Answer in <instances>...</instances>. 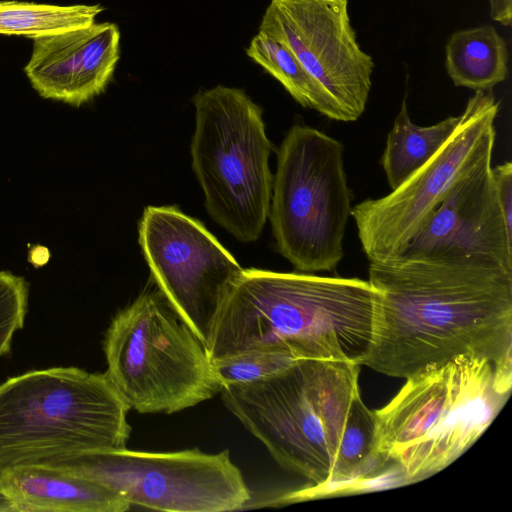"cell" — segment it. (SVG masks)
Here are the masks:
<instances>
[{
    "mask_svg": "<svg viewBox=\"0 0 512 512\" xmlns=\"http://www.w3.org/2000/svg\"><path fill=\"white\" fill-rule=\"evenodd\" d=\"M373 336L361 362L409 378L461 355L512 370V271L475 259L369 261Z\"/></svg>",
    "mask_w": 512,
    "mask_h": 512,
    "instance_id": "6da1fadb",
    "label": "cell"
},
{
    "mask_svg": "<svg viewBox=\"0 0 512 512\" xmlns=\"http://www.w3.org/2000/svg\"><path fill=\"white\" fill-rule=\"evenodd\" d=\"M359 373L346 360L297 359L269 377L220 389L226 408L272 458L308 481L274 503L375 485L388 463L376 453V417L361 398Z\"/></svg>",
    "mask_w": 512,
    "mask_h": 512,
    "instance_id": "7a4b0ae2",
    "label": "cell"
},
{
    "mask_svg": "<svg viewBox=\"0 0 512 512\" xmlns=\"http://www.w3.org/2000/svg\"><path fill=\"white\" fill-rule=\"evenodd\" d=\"M375 298L370 282L359 278L243 269L206 350L210 360L282 349L297 359L361 366L372 341Z\"/></svg>",
    "mask_w": 512,
    "mask_h": 512,
    "instance_id": "3957f363",
    "label": "cell"
},
{
    "mask_svg": "<svg viewBox=\"0 0 512 512\" xmlns=\"http://www.w3.org/2000/svg\"><path fill=\"white\" fill-rule=\"evenodd\" d=\"M512 370L461 355L406 379L376 417V453L405 485L442 471L464 454L507 402Z\"/></svg>",
    "mask_w": 512,
    "mask_h": 512,
    "instance_id": "277c9868",
    "label": "cell"
},
{
    "mask_svg": "<svg viewBox=\"0 0 512 512\" xmlns=\"http://www.w3.org/2000/svg\"><path fill=\"white\" fill-rule=\"evenodd\" d=\"M128 411L105 373L52 367L11 377L0 384V475L126 448Z\"/></svg>",
    "mask_w": 512,
    "mask_h": 512,
    "instance_id": "5b68a950",
    "label": "cell"
},
{
    "mask_svg": "<svg viewBox=\"0 0 512 512\" xmlns=\"http://www.w3.org/2000/svg\"><path fill=\"white\" fill-rule=\"evenodd\" d=\"M103 350L106 376L139 413L172 414L220 392L205 345L158 288L114 316Z\"/></svg>",
    "mask_w": 512,
    "mask_h": 512,
    "instance_id": "8992f818",
    "label": "cell"
},
{
    "mask_svg": "<svg viewBox=\"0 0 512 512\" xmlns=\"http://www.w3.org/2000/svg\"><path fill=\"white\" fill-rule=\"evenodd\" d=\"M192 167L209 216L237 240H257L269 216L271 143L262 109L243 89L217 85L193 98Z\"/></svg>",
    "mask_w": 512,
    "mask_h": 512,
    "instance_id": "52a82bcc",
    "label": "cell"
},
{
    "mask_svg": "<svg viewBox=\"0 0 512 512\" xmlns=\"http://www.w3.org/2000/svg\"><path fill=\"white\" fill-rule=\"evenodd\" d=\"M272 191L269 216L280 254L302 272L335 269L353 199L343 144L315 128L292 126L278 150Z\"/></svg>",
    "mask_w": 512,
    "mask_h": 512,
    "instance_id": "ba28073f",
    "label": "cell"
},
{
    "mask_svg": "<svg viewBox=\"0 0 512 512\" xmlns=\"http://www.w3.org/2000/svg\"><path fill=\"white\" fill-rule=\"evenodd\" d=\"M44 465L96 482L130 505L160 511H235L251 499L229 450L154 453L123 448L76 454Z\"/></svg>",
    "mask_w": 512,
    "mask_h": 512,
    "instance_id": "9c48e42d",
    "label": "cell"
},
{
    "mask_svg": "<svg viewBox=\"0 0 512 512\" xmlns=\"http://www.w3.org/2000/svg\"><path fill=\"white\" fill-rule=\"evenodd\" d=\"M499 102L491 90L475 91L444 145L401 185L352 207L358 238L369 261L403 254L456 181L492 156Z\"/></svg>",
    "mask_w": 512,
    "mask_h": 512,
    "instance_id": "30bf717a",
    "label": "cell"
},
{
    "mask_svg": "<svg viewBox=\"0 0 512 512\" xmlns=\"http://www.w3.org/2000/svg\"><path fill=\"white\" fill-rule=\"evenodd\" d=\"M139 243L158 289L207 347L243 268L198 220L174 207L145 208Z\"/></svg>",
    "mask_w": 512,
    "mask_h": 512,
    "instance_id": "8fae6325",
    "label": "cell"
},
{
    "mask_svg": "<svg viewBox=\"0 0 512 512\" xmlns=\"http://www.w3.org/2000/svg\"><path fill=\"white\" fill-rule=\"evenodd\" d=\"M259 30L295 55L333 101L343 122L363 114L374 62L357 41L348 0H270Z\"/></svg>",
    "mask_w": 512,
    "mask_h": 512,
    "instance_id": "7c38bea8",
    "label": "cell"
},
{
    "mask_svg": "<svg viewBox=\"0 0 512 512\" xmlns=\"http://www.w3.org/2000/svg\"><path fill=\"white\" fill-rule=\"evenodd\" d=\"M492 156L461 176L404 253L475 259L512 271L508 230L492 177Z\"/></svg>",
    "mask_w": 512,
    "mask_h": 512,
    "instance_id": "4fadbf2b",
    "label": "cell"
},
{
    "mask_svg": "<svg viewBox=\"0 0 512 512\" xmlns=\"http://www.w3.org/2000/svg\"><path fill=\"white\" fill-rule=\"evenodd\" d=\"M24 67L32 87L45 99L81 106L101 94L120 59V31L102 22L36 37Z\"/></svg>",
    "mask_w": 512,
    "mask_h": 512,
    "instance_id": "5bb4252c",
    "label": "cell"
},
{
    "mask_svg": "<svg viewBox=\"0 0 512 512\" xmlns=\"http://www.w3.org/2000/svg\"><path fill=\"white\" fill-rule=\"evenodd\" d=\"M0 491L11 512H124L131 506L96 482L48 465L4 471Z\"/></svg>",
    "mask_w": 512,
    "mask_h": 512,
    "instance_id": "9a60e30c",
    "label": "cell"
},
{
    "mask_svg": "<svg viewBox=\"0 0 512 512\" xmlns=\"http://www.w3.org/2000/svg\"><path fill=\"white\" fill-rule=\"evenodd\" d=\"M505 40L492 25L451 34L445 46L446 71L457 87L489 91L508 76Z\"/></svg>",
    "mask_w": 512,
    "mask_h": 512,
    "instance_id": "2e32d148",
    "label": "cell"
},
{
    "mask_svg": "<svg viewBox=\"0 0 512 512\" xmlns=\"http://www.w3.org/2000/svg\"><path fill=\"white\" fill-rule=\"evenodd\" d=\"M461 119L450 116L430 126H419L410 119L406 99L390 130L381 165L391 190L429 161L457 128Z\"/></svg>",
    "mask_w": 512,
    "mask_h": 512,
    "instance_id": "e0dca14e",
    "label": "cell"
},
{
    "mask_svg": "<svg viewBox=\"0 0 512 512\" xmlns=\"http://www.w3.org/2000/svg\"><path fill=\"white\" fill-rule=\"evenodd\" d=\"M245 52L279 81L301 106L314 109L330 119L342 121L339 110L322 86L283 44L259 30L252 37Z\"/></svg>",
    "mask_w": 512,
    "mask_h": 512,
    "instance_id": "ac0fdd59",
    "label": "cell"
},
{
    "mask_svg": "<svg viewBox=\"0 0 512 512\" xmlns=\"http://www.w3.org/2000/svg\"><path fill=\"white\" fill-rule=\"evenodd\" d=\"M104 10L100 4L59 6L25 1H0V34L40 36L85 27L95 23Z\"/></svg>",
    "mask_w": 512,
    "mask_h": 512,
    "instance_id": "d6986e66",
    "label": "cell"
},
{
    "mask_svg": "<svg viewBox=\"0 0 512 512\" xmlns=\"http://www.w3.org/2000/svg\"><path fill=\"white\" fill-rule=\"evenodd\" d=\"M297 358L282 349L252 350L211 360L220 385H237L269 377L293 363Z\"/></svg>",
    "mask_w": 512,
    "mask_h": 512,
    "instance_id": "ffe728a7",
    "label": "cell"
},
{
    "mask_svg": "<svg viewBox=\"0 0 512 512\" xmlns=\"http://www.w3.org/2000/svg\"><path fill=\"white\" fill-rule=\"evenodd\" d=\"M28 291L23 277L0 271V358L10 353L14 334L24 326Z\"/></svg>",
    "mask_w": 512,
    "mask_h": 512,
    "instance_id": "44dd1931",
    "label": "cell"
},
{
    "mask_svg": "<svg viewBox=\"0 0 512 512\" xmlns=\"http://www.w3.org/2000/svg\"><path fill=\"white\" fill-rule=\"evenodd\" d=\"M492 177L507 228L512 233V163L492 167Z\"/></svg>",
    "mask_w": 512,
    "mask_h": 512,
    "instance_id": "7402d4cb",
    "label": "cell"
},
{
    "mask_svg": "<svg viewBox=\"0 0 512 512\" xmlns=\"http://www.w3.org/2000/svg\"><path fill=\"white\" fill-rule=\"evenodd\" d=\"M491 19L510 26L512 20V0H489Z\"/></svg>",
    "mask_w": 512,
    "mask_h": 512,
    "instance_id": "603a6c76",
    "label": "cell"
},
{
    "mask_svg": "<svg viewBox=\"0 0 512 512\" xmlns=\"http://www.w3.org/2000/svg\"><path fill=\"white\" fill-rule=\"evenodd\" d=\"M11 512L10 507L0 491V512Z\"/></svg>",
    "mask_w": 512,
    "mask_h": 512,
    "instance_id": "cb8c5ba5",
    "label": "cell"
}]
</instances>
